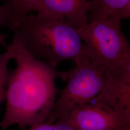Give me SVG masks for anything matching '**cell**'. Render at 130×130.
I'll return each mask as SVG.
<instances>
[{
	"label": "cell",
	"mask_w": 130,
	"mask_h": 130,
	"mask_svg": "<svg viewBox=\"0 0 130 130\" xmlns=\"http://www.w3.org/2000/svg\"><path fill=\"white\" fill-rule=\"evenodd\" d=\"M14 32L8 45L15 61L10 71L6 92V107L0 122L4 130L13 124L24 129L44 123L54 108L57 89L56 80L64 81L65 72H59L43 61L35 58L27 50L19 34Z\"/></svg>",
	"instance_id": "6da1fadb"
},
{
	"label": "cell",
	"mask_w": 130,
	"mask_h": 130,
	"mask_svg": "<svg viewBox=\"0 0 130 130\" xmlns=\"http://www.w3.org/2000/svg\"><path fill=\"white\" fill-rule=\"evenodd\" d=\"M13 32L31 56L54 68L63 61L75 63L85 55L78 28L62 18L28 14L19 20Z\"/></svg>",
	"instance_id": "7a4b0ae2"
},
{
	"label": "cell",
	"mask_w": 130,
	"mask_h": 130,
	"mask_svg": "<svg viewBox=\"0 0 130 130\" xmlns=\"http://www.w3.org/2000/svg\"><path fill=\"white\" fill-rule=\"evenodd\" d=\"M75 64L73 69L65 72L67 84L61 91L44 123L53 124L75 109L91 104L101 92L105 83L106 69L86 55L76 61Z\"/></svg>",
	"instance_id": "3957f363"
},
{
	"label": "cell",
	"mask_w": 130,
	"mask_h": 130,
	"mask_svg": "<svg viewBox=\"0 0 130 130\" xmlns=\"http://www.w3.org/2000/svg\"><path fill=\"white\" fill-rule=\"evenodd\" d=\"M121 20L112 16L78 28L86 56L105 69L121 67L130 60V45L121 30Z\"/></svg>",
	"instance_id": "277c9868"
},
{
	"label": "cell",
	"mask_w": 130,
	"mask_h": 130,
	"mask_svg": "<svg viewBox=\"0 0 130 130\" xmlns=\"http://www.w3.org/2000/svg\"><path fill=\"white\" fill-rule=\"evenodd\" d=\"M114 112L130 125V73L123 67L106 69L102 89L94 100Z\"/></svg>",
	"instance_id": "5b68a950"
},
{
	"label": "cell",
	"mask_w": 130,
	"mask_h": 130,
	"mask_svg": "<svg viewBox=\"0 0 130 130\" xmlns=\"http://www.w3.org/2000/svg\"><path fill=\"white\" fill-rule=\"evenodd\" d=\"M63 119L76 130H123L126 126L114 112L94 103L79 107Z\"/></svg>",
	"instance_id": "8992f818"
},
{
	"label": "cell",
	"mask_w": 130,
	"mask_h": 130,
	"mask_svg": "<svg viewBox=\"0 0 130 130\" xmlns=\"http://www.w3.org/2000/svg\"><path fill=\"white\" fill-rule=\"evenodd\" d=\"M91 0H40L37 14L64 19L77 28L89 23Z\"/></svg>",
	"instance_id": "52a82bcc"
},
{
	"label": "cell",
	"mask_w": 130,
	"mask_h": 130,
	"mask_svg": "<svg viewBox=\"0 0 130 130\" xmlns=\"http://www.w3.org/2000/svg\"><path fill=\"white\" fill-rule=\"evenodd\" d=\"M92 7L89 14V22L114 16L120 12L130 0H91Z\"/></svg>",
	"instance_id": "ba28073f"
},
{
	"label": "cell",
	"mask_w": 130,
	"mask_h": 130,
	"mask_svg": "<svg viewBox=\"0 0 130 130\" xmlns=\"http://www.w3.org/2000/svg\"><path fill=\"white\" fill-rule=\"evenodd\" d=\"M40 0H11L12 17L16 27L19 20L32 12H36Z\"/></svg>",
	"instance_id": "9c48e42d"
},
{
	"label": "cell",
	"mask_w": 130,
	"mask_h": 130,
	"mask_svg": "<svg viewBox=\"0 0 130 130\" xmlns=\"http://www.w3.org/2000/svg\"><path fill=\"white\" fill-rule=\"evenodd\" d=\"M6 51L0 54V105L5 99L7 85L10 71L8 69V64L13 59V54L8 45Z\"/></svg>",
	"instance_id": "30bf717a"
},
{
	"label": "cell",
	"mask_w": 130,
	"mask_h": 130,
	"mask_svg": "<svg viewBox=\"0 0 130 130\" xmlns=\"http://www.w3.org/2000/svg\"><path fill=\"white\" fill-rule=\"evenodd\" d=\"M9 28L12 31L15 30V25L12 17V6L8 2L0 6V27Z\"/></svg>",
	"instance_id": "8fae6325"
},
{
	"label": "cell",
	"mask_w": 130,
	"mask_h": 130,
	"mask_svg": "<svg viewBox=\"0 0 130 130\" xmlns=\"http://www.w3.org/2000/svg\"><path fill=\"white\" fill-rule=\"evenodd\" d=\"M54 130H76L65 119H60L54 125Z\"/></svg>",
	"instance_id": "7c38bea8"
},
{
	"label": "cell",
	"mask_w": 130,
	"mask_h": 130,
	"mask_svg": "<svg viewBox=\"0 0 130 130\" xmlns=\"http://www.w3.org/2000/svg\"><path fill=\"white\" fill-rule=\"evenodd\" d=\"M54 125L53 124H49L47 123H42L37 124H34L30 126L29 130H54Z\"/></svg>",
	"instance_id": "4fadbf2b"
},
{
	"label": "cell",
	"mask_w": 130,
	"mask_h": 130,
	"mask_svg": "<svg viewBox=\"0 0 130 130\" xmlns=\"http://www.w3.org/2000/svg\"><path fill=\"white\" fill-rule=\"evenodd\" d=\"M114 16L118 17L121 20L130 19V2L123 9Z\"/></svg>",
	"instance_id": "5bb4252c"
},
{
	"label": "cell",
	"mask_w": 130,
	"mask_h": 130,
	"mask_svg": "<svg viewBox=\"0 0 130 130\" xmlns=\"http://www.w3.org/2000/svg\"><path fill=\"white\" fill-rule=\"evenodd\" d=\"M9 37L8 34L0 33V45H2L6 48L8 45L6 43V40Z\"/></svg>",
	"instance_id": "9a60e30c"
},
{
	"label": "cell",
	"mask_w": 130,
	"mask_h": 130,
	"mask_svg": "<svg viewBox=\"0 0 130 130\" xmlns=\"http://www.w3.org/2000/svg\"><path fill=\"white\" fill-rule=\"evenodd\" d=\"M123 67L130 73V60L123 66Z\"/></svg>",
	"instance_id": "2e32d148"
},
{
	"label": "cell",
	"mask_w": 130,
	"mask_h": 130,
	"mask_svg": "<svg viewBox=\"0 0 130 130\" xmlns=\"http://www.w3.org/2000/svg\"><path fill=\"white\" fill-rule=\"evenodd\" d=\"M123 130H130V125L126 126L123 129Z\"/></svg>",
	"instance_id": "e0dca14e"
},
{
	"label": "cell",
	"mask_w": 130,
	"mask_h": 130,
	"mask_svg": "<svg viewBox=\"0 0 130 130\" xmlns=\"http://www.w3.org/2000/svg\"><path fill=\"white\" fill-rule=\"evenodd\" d=\"M0 1H6L7 3L10 2L11 1V0H0Z\"/></svg>",
	"instance_id": "ac0fdd59"
}]
</instances>
